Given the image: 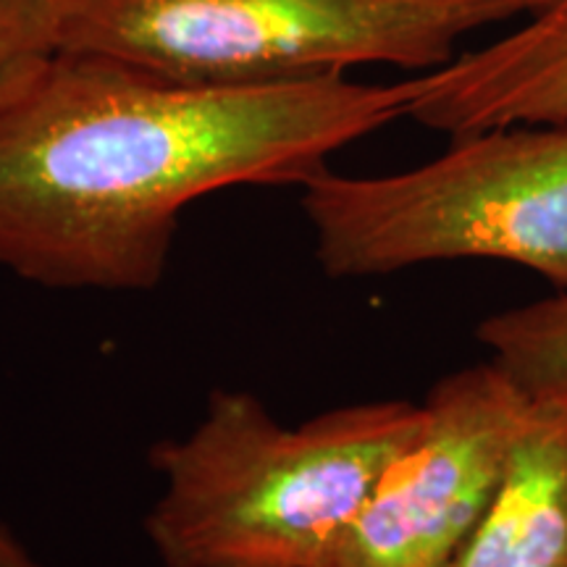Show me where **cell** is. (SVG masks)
Instances as JSON below:
<instances>
[{"mask_svg": "<svg viewBox=\"0 0 567 567\" xmlns=\"http://www.w3.org/2000/svg\"><path fill=\"white\" fill-rule=\"evenodd\" d=\"M478 339L530 402L567 400V289L484 318Z\"/></svg>", "mask_w": 567, "mask_h": 567, "instance_id": "cell-8", "label": "cell"}, {"mask_svg": "<svg viewBox=\"0 0 567 567\" xmlns=\"http://www.w3.org/2000/svg\"><path fill=\"white\" fill-rule=\"evenodd\" d=\"M549 0H63V45L193 82L266 84L354 66L431 71L457 42Z\"/></svg>", "mask_w": 567, "mask_h": 567, "instance_id": "cell-4", "label": "cell"}, {"mask_svg": "<svg viewBox=\"0 0 567 567\" xmlns=\"http://www.w3.org/2000/svg\"><path fill=\"white\" fill-rule=\"evenodd\" d=\"M405 111L408 80L213 84L61 48L0 87V266L53 289H153L187 205L302 187Z\"/></svg>", "mask_w": 567, "mask_h": 567, "instance_id": "cell-1", "label": "cell"}, {"mask_svg": "<svg viewBox=\"0 0 567 567\" xmlns=\"http://www.w3.org/2000/svg\"><path fill=\"white\" fill-rule=\"evenodd\" d=\"M405 118L450 140L567 122V0H549L502 38L408 80Z\"/></svg>", "mask_w": 567, "mask_h": 567, "instance_id": "cell-6", "label": "cell"}, {"mask_svg": "<svg viewBox=\"0 0 567 567\" xmlns=\"http://www.w3.org/2000/svg\"><path fill=\"white\" fill-rule=\"evenodd\" d=\"M530 405L492 360L444 375L326 567H452L492 505Z\"/></svg>", "mask_w": 567, "mask_h": 567, "instance_id": "cell-5", "label": "cell"}, {"mask_svg": "<svg viewBox=\"0 0 567 567\" xmlns=\"http://www.w3.org/2000/svg\"><path fill=\"white\" fill-rule=\"evenodd\" d=\"M316 258L331 279L450 260H499L567 289V122L452 137L415 168L302 184Z\"/></svg>", "mask_w": 567, "mask_h": 567, "instance_id": "cell-3", "label": "cell"}, {"mask_svg": "<svg viewBox=\"0 0 567 567\" xmlns=\"http://www.w3.org/2000/svg\"><path fill=\"white\" fill-rule=\"evenodd\" d=\"M421 413L386 400L284 425L250 392L218 389L187 436L151 452L166 484L145 523L155 555L163 567H326Z\"/></svg>", "mask_w": 567, "mask_h": 567, "instance_id": "cell-2", "label": "cell"}, {"mask_svg": "<svg viewBox=\"0 0 567 567\" xmlns=\"http://www.w3.org/2000/svg\"><path fill=\"white\" fill-rule=\"evenodd\" d=\"M63 45V0H0V87Z\"/></svg>", "mask_w": 567, "mask_h": 567, "instance_id": "cell-9", "label": "cell"}, {"mask_svg": "<svg viewBox=\"0 0 567 567\" xmlns=\"http://www.w3.org/2000/svg\"><path fill=\"white\" fill-rule=\"evenodd\" d=\"M452 567H567V400L530 405L492 505Z\"/></svg>", "mask_w": 567, "mask_h": 567, "instance_id": "cell-7", "label": "cell"}, {"mask_svg": "<svg viewBox=\"0 0 567 567\" xmlns=\"http://www.w3.org/2000/svg\"><path fill=\"white\" fill-rule=\"evenodd\" d=\"M0 567H40L3 526H0Z\"/></svg>", "mask_w": 567, "mask_h": 567, "instance_id": "cell-10", "label": "cell"}]
</instances>
